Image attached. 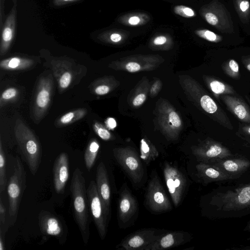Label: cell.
<instances>
[{
    "instance_id": "cell-8",
    "label": "cell",
    "mask_w": 250,
    "mask_h": 250,
    "mask_svg": "<svg viewBox=\"0 0 250 250\" xmlns=\"http://www.w3.org/2000/svg\"><path fill=\"white\" fill-rule=\"evenodd\" d=\"M167 231L154 228L138 230L125 237L116 248L124 250H144Z\"/></svg>"
},
{
    "instance_id": "cell-13",
    "label": "cell",
    "mask_w": 250,
    "mask_h": 250,
    "mask_svg": "<svg viewBox=\"0 0 250 250\" xmlns=\"http://www.w3.org/2000/svg\"><path fill=\"white\" fill-rule=\"evenodd\" d=\"M51 76L42 77L37 87L33 108L34 118L37 121L41 120L51 101L53 88Z\"/></svg>"
},
{
    "instance_id": "cell-45",
    "label": "cell",
    "mask_w": 250,
    "mask_h": 250,
    "mask_svg": "<svg viewBox=\"0 0 250 250\" xmlns=\"http://www.w3.org/2000/svg\"><path fill=\"white\" fill-rule=\"evenodd\" d=\"M242 62L247 69L250 72V55L242 56Z\"/></svg>"
},
{
    "instance_id": "cell-29",
    "label": "cell",
    "mask_w": 250,
    "mask_h": 250,
    "mask_svg": "<svg viewBox=\"0 0 250 250\" xmlns=\"http://www.w3.org/2000/svg\"><path fill=\"white\" fill-rule=\"evenodd\" d=\"M86 114V110L79 109L70 111L62 115L59 119L61 125H67L72 123L82 118Z\"/></svg>"
},
{
    "instance_id": "cell-46",
    "label": "cell",
    "mask_w": 250,
    "mask_h": 250,
    "mask_svg": "<svg viewBox=\"0 0 250 250\" xmlns=\"http://www.w3.org/2000/svg\"><path fill=\"white\" fill-rule=\"evenodd\" d=\"M4 0H0V27L2 28V17L4 14Z\"/></svg>"
},
{
    "instance_id": "cell-48",
    "label": "cell",
    "mask_w": 250,
    "mask_h": 250,
    "mask_svg": "<svg viewBox=\"0 0 250 250\" xmlns=\"http://www.w3.org/2000/svg\"><path fill=\"white\" fill-rule=\"evenodd\" d=\"M106 125L110 129H113L116 126V122L114 118H109L106 120Z\"/></svg>"
},
{
    "instance_id": "cell-24",
    "label": "cell",
    "mask_w": 250,
    "mask_h": 250,
    "mask_svg": "<svg viewBox=\"0 0 250 250\" xmlns=\"http://www.w3.org/2000/svg\"><path fill=\"white\" fill-rule=\"evenodd\" d=\"M33 63L32 60L14 57L1 61L0 66L6 70H21L30 67Z\"/></svg>"
},
{
    "instance_id": "cell-22",
    "label": "cell",
    "mask_w": 250,
    "mask_h": 250,
    "mask_svg": "<svg viewBox=\"0 0 250 250\" xmlns=\"http://www.w3.org/2000/svg\"><path fill=\"white\" fill-rule=\"evenodd\" d=\"M150 20L148 15L142 12H133L121 16L118 21L122 24L129 26H138L147 23Z\"/></svg>"
},
{
    "instance_id": "cell-33",
    "label": "cell",
    "mask_w": 250,
    "mask_h": 250,
    "mask_svg": "<svg viewBox=\"0 0 250 250\" xmlns=\"http://www.w3.org/2000/svg\"><path fill=\"white\" fill-rule=\"evenodd\" d=\"M173 11L176 15L186 18H191L196 16L195 11L187 6L176 5L174 7Z\"/></svg>"
},
{
    "instance_id": "cell-42",
    "label": "cell",
    "mask_w": 250,
    "mask_h": 250,
    "mask_svg": "<svg viewBox=\"0 0 250 250\" xmlns=\"http://www.w3.org/2000/svg\"><path fill=\"white\" fill-rule=\"evenodd\" d=\"M125 67L128 71L134 72L140 70V65L135 62H129L126 64Z\"/></svg>"
},
{
    "instance_id": "cell-43",
    "label": "cell",
    "mask_w": 250,
    "mask_h": 250,
    "mask_svg": "<svg viewBox=\"0 0 250 250\" xmlns=\"http://www.w3.org/2000/svg\"><path fill=\"white\" fill-rule=\"evenodd\" d=\"M81 0H53V4L56 6H60L74 2H76Z\"/></svg>"
},
{
    "instance_id": "cell-21",
    "label": "cell",
    "mask_w": 250,
    "mask_h": 250,
    "mask_svg": "<svg viewBox=\"0 0 250 250\" xmlns=\"http://www.w3.org/2000/svg\"><path fill=\"white\" fill-rule=\"evenodd\" d=\"M197 175L204 184L231 180L228 175L214 166L199 162L196 166Z\"/></svg>"
},
{
    "instance_id": "cell-32",
    "label": "cell",
    "mask_w": 250,
    "mask_h": 250,
    "mask_svg": "<svg viewBox=\"0 0 250 250\" xmlns=\"http://www.w3.org/2000/svg\"><path fill=\"white\" fill-rule=\"evenodd\" d=\"M194 33L198 37L210 42L218 43L222 40L220 35L208 29H198Z\"/></svg>"
},
{
    "instance_id": "cell-18",
    "label": "cell",
    "mask_w": 250,
    "mask_h": 250,
    "mask_svg": "<svg viewBox=\"0 0 250 250\" xmlns=\"http://www.w3.org/2000/svg\"><path fill=\"white\" fill-rule=\"evenodd\" d=\"M69 160L65 153H61L56 158L53 167V183L57 193H63L69 177Z\"/></svg>"
},
{
    "instance_id": "cell-15",
    "label": "cell",
    "mask_w": 250,
    "mask_h": 250,
    "mask_svg": "<svg viewBox=\"0 0 250 250\" xmlns=\"http://www.w3.org/2000/svg\"><path fill=\"white\" fill-rule=\"evenodd\" d=\"M194 154L199 162L207 163L217 159L233 156L227 147L212 140L205 141L203 145L195 150Z\"/></svg>"
},
{
    "instance_id": "cell-27",
    "label": "cell",
    "mask_w": 250,
    "mask_h": 250,
    "mask_svg": "<svg viewBox=\"0 0 250 250\" xmlns=\"http://www.w3.org/2000/svg\"><path fill=\"white\" fill-rule=\"evenodd\" d=\"M222 68L229 77L236 80L240 79L239 64L235 60L229 59L224 62L222 65Z\"/></svg>"
},
{
    "instance_id": "cell-49",
    "label": "cell",
    "mask_w": 250,
    "mask_h": 250,
    "mask_svg": "<svg viewBox=\"0 0 250 250\" xmlns=\"http://www.w3.org/2000/svg\"><path fill=\"white\" fill-rule=\"evenodd\" d=\"M229 249L233 250H250V246H244L240 248H231Z\"/></svg>"
},
{
    "instance_id": "cell-47",
    "label": "cell",
    "mask_w": 250,
    "mask_h": 250,
    "mask_svg": "<svg viewBox=\"0 0 250 250\" xmlns=\"http://www.w3.org/2000/svg\"><path fill=\"white\" fill-rule=\"evenodd\" d=\"M5 250L4 232L0 227V250Z\"/></svg>"
},
{
    "instance_id": "cell-4",
    "label": "cell",
    "mask_w": 250,
    "mask_h": 250,
    "mask_svg": "<svg viewBox=\"0 0 250 250\" xmlns=\"http://www.w3.org/2000/svg\"><path fill=\"white\" fill-rule=\"evenodd\" d=\"M26 174L24 166L19 157L15 158L14 172L7 188L9 201V215L11 225L16 220L21 201L26 187Z\"/></svg>"
},
{
    "instance_id": "cell-40",
    "label": "cell",
    "mask_w": 250,
    "mask_h": 250,
    "mask_svg": "<svg viewBox=\"0 0 250 250\" xmlns=\"http://www.w3.org/2000/svg\"><path fill=\"white\" fill-rule=\"evenodd\" d=\"M168 38L166 35H158L153 40V43L155 45H162L167 42Z\"/></svg>"
},
{
    "instance_id": "cell-12",
    "label": "cell",
    "mask_w": 250,
    "mask_h": 250,
    "mask_svg": "<svg viewBox=\"0 0 250 250\" xmlns=\"http://www.w3.org/2000/svg\"><path fill=\"white\" fill-rule=\"evenodd\" d=\"M115 159L134 184H140L144 175V169L140 158L127 149L115 151Z\"/></svg>"
},
{
    "instance_id": "cell-51",
    "label": "cell",
    "mask_w": 250,
    "mask_h": 250,
    "mask_svg": "<svg viewBox=\"0 0 250 250\" xmlns=\"http://www.w3.org/2000/svg\"><path fill=\"white\" fill-rule=\"evenodd\" d=\"M245 98L248 102V103L250 105V97L248 95H245Z\"/></svg>"
},
{
    "instance_id": "cell-17",
    "label": "cell",
    "mask_w": 250,
    "mask_h": 250,
    "mask_svg": "<svg viewBox=\"0 0 250 250\" xmlns=\"http://www.w3.org/2000/svg\"><path fill=\"white\" fill-rule=\"evenodd\" d=\"M96 183L100 198L109 218L111 203L110 187L107 171L102 161L100 162L97 167Z\"/></svg>"
},
{
    "instance_id": "cell-5",
    "label": "cell",
    "mask_w": 250,
    "mask_h": 250,
    "mask_svg": "<svg viewBox=\"0 0 250 250\" xmlns=\"http://www.w3.org/2000/svg\"><path fill=\"white\" fill-rule=\"evenodd\" d=\"M199 12L207 22L220 32L227 34L233 32L230 15L224 5L218 0H213L202 6Z\"/></svg>"
},
{
    "instance_id": "cell-41",
    "label": "cell",
    "mask_w": 250,
    "mask_h": 250,
    "mask_svg": "<svg viewBox=\"0 0 250 250\" xmlns=\"http://www.w3.org/2000/svg\"><path fill=\"white\" fill-rule=\"evenodd\" d=\"M109 91V88L105 85H101L95 89V93L99 95L107 94Z\"/></svg>"
},
{
    "instance_id": "cell-28",
    "label": "cell",
    "mask_w": 250,
    "mask_h": 250,
    "mask_svg": "<svg viewBox=\"0 0 250 250\" xmlns=\"http://www.w3.org/2000/svg\"><path fill=\"white\" fill-rule=\"evenodd\" d=\"M127 32L122 30L112 29L102 33L99 38L113 43L121 42L125 38Z\"/></svg>"
},
{
    "instance_id": "cell-1",
    "label": "cell",
    "mask_w": 250,
    "mask_h": 250,
    "mask_svg": "<svg viewBox=\"0 0 250 250\" xmlns=\"http://www.w3.org/2000/svg\"><path fill=\"white\" fill-rule=\"evenodd\" d=\"M208 196V210L213 218L240 217L250 213V183L218 187Z\"/></svg>"
},
{
    "instance_id": "cell-23",
    "label": "cell",
    "mask_w": 250,
    "mask_h": 250,
    "mask_svg": "<svg viewBox=\"0 0 250 250\" xmlns=\"http://www.w3.org/2000/svg\"><path fill=\"white\" fill-rule=\"evenodd\" d=\"M208 81L210 89L217 97V99H220V96L221 95H237L236 91L232 86L222 80L211 78L209 79Z\"/></svg>"
},
{
    "instance_id": "cell-9",
    "label": "cell",
    "mask_w": 250,
    "mask_h": 250,
    "mask_svg": "<svg viewBox=\"0 0 250 250\" xmlns=\"http://www.w3.org/2000/svg\"><path fill=\"white\" fill-rule=\"evenodd\" d=\"M138 202L127 186L124 184L121 188L118 204V221L120 228L131 225L137 215Z\"/></svg>"
},
{
    "instance_id": "cell-14",
    "label": "cell",
    "mask_w": 250,
    "mask_h": 250,
    "mask_svg": "<svg viewBox=\"0 0 250 250\" xmlns=\"http://www.w3.org/2000/svg\"><path fill=\"white\" fill-rule=\"evenodd\" d=\"M208 163L219 169L231 180L239 178L250 168V161L241 157L217 159Z\"/></svg>"
},
{
    "instance_id": "cell-30",
    "label": "cell",
    "mask_w": 250,
    "mask_h": 250,
    "mask_svg": "<svg viewBox=\"0 0 250 250\" xmlns=\"http://www.w3.org/2000/svg\"><path fill=\"white\" fill-rule=\"evenodd\" d=\"M5 157L1 141L0 142V193L5 189L6 185Z\"/></svg>"
},
{
    "instance_id": "cell-36",
    "label": "cell",
    "mask_w": 250,
    "mask_h": 250,
    "mask_svg": "<svg viewBox=\"0 0 250 250\" xmlns=\"http://www.w3.org/2000/svg\"><path fill=\"white\" fill-rule=\"evenodd\" d=\"M237 133L239 136L250 140V125L240 124Z\"/></svg>"
},
{
    "instance_id": "cell-34",
    "label": "cell",
    "mask_w": 250,
    "mask_h": 250,
    "mask_svg": "<svg viewBox=\"0 0 250 250\" xmlns=\"http://www.w3.org/2000/svg\"><path fill=\"white\" fill-rule=\"evenodd\" d=\"M93 128L97 134L104 140H108L111 138L110 133L99 123H95Z\"/></svg>"
},
{
    "instance_id": "cell-39",
    "label": "cell",
    "mask_w": 250,
    "mask_h": 250,
    "mask_svg": "<svg viewBox=\"0 0 250 250\" xmlns=\"http://www.w3.org/2000/svg\"><path fill=\"white\" fill-rule=\"evenodd\" d=\"M6 221V209L2 203V198L0 199V226L5 223Z\"/></svg>"
},
{
    "instance_id": "cell-6",
    "label": "cell",
    "mask_w": 250,
    "mask_h": 250,
    "mask_svg": "<svg viewBox=\"0 0 250 250\" xmlns=\"http://www.w3.org/2000/svg\"><path fill=\"white\" fill-rule=\"evenodd\" d=\"M145 204L154 213H163L172 209V206L156 171H152L145 193Z\"/></svg>"
},
{
    "instance_id": "cell-2",
    "label": "cell",
    "mask_w": 250,
    "mask_h": 250,
    "mask_svg": "<svg viewBox=\"0 0 250 250\" xmlns=\"http://www.w3.org/2000/svg\"><path fill=\"white\" fill-rule=\"evenodd\" d=\"M73 211L75 221L79 228L84 245L90 237V220L85 180L81 169L73 171L70 185Z\"/></svg>"
},
{
    "instance_id": "cell-38",
    "label": "cell",
    "mask_w": 250,
    "mask_h": 250,
    "mask_svg": "<svg viewBox=\"0 0 250 250\" xmlns=\"http://www.w3.org/2000/svg\"><path fill=\"white\" fill-rule=\"evenodd\" d=\"M169 121L172 125L179 127L181 125V122L178 115L174 111L171 112L168 116Z\"/></svg>"
},
{
    "instance_id": "cell-10",
    "label": "cell",
    "mask_w": 250,
    "mask_h": 250,
    "mask_svg": "<svg viewBox=\"0 0 250 250\" xmlns=\"http://www.w3.org/2000/svg\"><path fill=\"white\" fill-rule=\"evenodd\" d=\"M39 225L42 234L55 237L61 244L66 240L67 229L64 220L58 215L42 210L38 217Z\"/></svg>"
},
{
    "instance_id": "cell-50",
    "label": "cell",
    "mask_w": 250,
    "mask_h": 250,
    "mask_svg": "<svg viewBox=\"0 0 250 250\" xmlns=\"http://www.w3.org/2000/svg\"><path fill=\"white\" fill-rule=\"evenodd\" d=\"M244 231H250V221L248 222L246 227L244 229Z\"/></svg>"
},
{
    "instance_id": "cell-19",
    "label": "cell",
    "mask_w": 250,
    "mask_h": 250,
    "mask_svg": "<svg viewBox=\"0 0 250 250\" xmlns=\"http://www.w3.org/2000/svg\"><path fill=\"white\" fill-rule=\"evenodd\" d=\"M228 109L241 122L250 124V108L238 95L224 94L220 96Z\"/></svg>"
},
{
    "instance_id": "cell-3",
    "label": "cell",
    "mask_w": 250,
    "mask_h": 250,
    "mask_svg": "<svg viewBox=\"0 0 250 250\" xmlns=\"http://www.w3.org/2000/svg\"><path fill=\"white\" fill-rule=\"evenodd\" d=\"M14 133L23 159L32 174L35 175L42 160L40 142L32 131L20 119L16 122Z\"/></svg>"
},
{
    "instance_id": "cell-11",
    "label": "cell",
    "mask_w": 250,
    "mask_h": 250,
    "mask_svg": "<svg viewBox=\"0 0 250 250\" xmlns=\"http://www.w3.org/2000/svg\"><path fill=\"white\" fill-rule=\"evenodd\" d=\"M165 181L175 207L180 204L185 191L187 181L185 176L176 167L166 163L163 168Z\"/></svg>"
},
{
    "instance_id": "cell-37",
    "label": "cell",
    "mask_w": 250,
    "mask_h": 250,
    "mask_svg": "<svg viewBox=\"0 0 250 250\" xmlns=\"http://www.w3.org/2000/svg\"><path fill=\"white\" fill-rule=\"evenodd\" d=\"M17 90L13 87L9 88L4 90L1 95V101H6L16 96Z\"/></svg>"
},
{
    "instance_id": "cell-26",
    "label": "cell",
    "mask_w": 250,
    "mask_h": 250,
    "mask_svg": "<svg viewBox=\"0 0 250 250\" xmlns=\"http://www.w3.org/2000/svg\"><path fill=\"white\" fill-rule=\"evenodd\" d=\"M235 10L243 23H247L250 19V2L249 0H233Z\"/></svg>"
},
{
    "instance_id": "cell-25",
    "label": "cell",
    "mask_w": 250,
    "mask_h": 250,
    "mask_svg": "<svg viewBox=\"0 0 250 250\" xmlns=\"http://www.w3.org/2000/svg\"><path fill=\"white\" fill-rule=\"evenodd\" d=\"M100 146L95 139L91 140L85 149L84 159L85 167L88 171L92 168L96 161Z\"/></svg>"
},
{
    "instance_id": "cell-44",
    "label": "cell",
    "mask_w": 250,
    "mask_h": 250,
    "mask_svg": "<svg viewBox=\"0 0 250 250\" xmlns=\"http://www.w3.org/2000/svg\"><path fill=\"white\" fill-rule=\"evenodd\" d=\"M146 100V96L144 94H140L137 95L133 101V104L135 106L142 104Z\"/></svg>"
},
{
    "instance_id": "cell-7",
    "label": "cell",
    "mask_w": 250,
    "mask_h": 250,
    "mask_svg": "<svg viewBox=\"0 0 250 250\" xmlns=\"http://www.w3.org/2000/svg\"><path fill=\"white\" fill-rule=\"evenodd\" d=\"M88 207L93 221L101 239H104L109 218L100 198L96 182L92 180L87 188Z\"/></svg>"
},
{
    "instance_id": "cell-31",
    "label": "cell",
    "mask_w": 250,
    "mask_h": 250,
    "mask_svg": "<svg viewBox=\"0 0 250 250\" xmlns=\"http://www.w3.org/2000/svg\"><path fill=\"white\" fill-rule=\"evenodd\" d=\"M158 154L151 152L149 145L144 139L141 140V156L140 158L146 164H149L151 161H154Z\"/></svg>"
},
{
    "instance_id": "cell-16",
    "label": "cell",
    "mask_w": 250,
    "mask_h": 250,
    "mask_svg": "<svg viewBox=\"0 0 250 250\" xmlns=\"http://www.w3.org/2000/svg\"><path fill=\"white\" fill-rule=\"evenodd\" d=\"M192 239L191 235L183 231H167L156 241L146 247L144 250H163L184 244Z\"/></svg>"
},
{
    "instance_id": "cell-35",
    "label": "cell",
    "mask_w": 250,
    "mask_h": 250,
    "mask_svg": "<svg viewBox=\"0 0 250 250\" xmlns=\"http://www.w3.org/2000/svg\"><path fill=\"white\" fill-rule=\"evenodd\" d=\"M72 78V75L70 72H64L59 80V84L60 88L65 89L70 85Z\"/></svg>"
},
{
    "instance_id": "cell-20",
    "label": "cell",
    "mask_w": 250,
    "mask_h": 250,
    "mask_svg": "<svg viewBox=\"0 0 250 250\" xmlns=\"http://www.w3.org/2000/svg\"><path fill=\"white\" fill-rule=\"evenodd\" d=\"M17 0H13V7L9 13L1 29L0 46L1 55L8 50L14 39L17 22Z\"/></svg>"
}]
</instances>
